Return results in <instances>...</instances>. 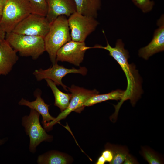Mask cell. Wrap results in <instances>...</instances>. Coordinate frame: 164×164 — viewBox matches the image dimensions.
Returning <instances> with one entry per match:
<instances>
[{"instance_id": "1", "label": "cell", "mask_w": 164, "mask_h": 164, "mask_svg": "<svg viewBox=\"0 0 164 164\" xmlns=\"http://www.w3.org/2000/svg\"><path fill=\"white\" fill-rule=\"evenodd\" d=\"M92 48H101L106 50L120 65L127 78V85L126 89L122 99L116 105H114L115 111L118 112L123 103L129 99L132 104L134 106L140 97L142 93L141 81L138 70L134 65L129 64L128 59L129 53L124 48V44L122 40L118 39L115 46L111 47L107 41V45L103 46L97 45Z\"/></svg>"}, {"instance_id": "2", "label": "cell", "mask_w": 164, "mask_h": 164, "mask_svg": "<svg viewBox=\"0 0 164 164\" xmlns=\"http://www.w3.org/2000/svg\"><path fill=\"white\" fill-rule=\"evenodd\" d=\"M68 19L64 15L58 16L50 24V29L44 38L45 51L53 64L56 61V53L63 45L71 40Z\"/></svg>"}, {"instance_id": "3", "label": "cell", "mask_w": 164, "mask_h": 164, "mask_svg": "<svg viewBox=\"0 0 164 164\" xmlns=\"http://www.w3.org/2000/svg\"><path fill=\"white\" fill-rule=\"evenodd\" d=\"M5 39L16 52L22 56L36 60L45 51L44 38L19 34L12 32L6 33Z\"/></svg>"}, {"instance_id": "4", "label": "cell", "mask_w": 164, "mask_h": 164, "mask_svg": "<svg viewBox=\"0 0 164 164\" xmlns=\"http://www.w3.org/2000/svg\"><path fill=\"white\" fill-rule=\"evenodd\" d=\"M31 13L32 9L29 0H8L2 12L0 27L6 33L12 32Z\"/></svg>"}, {"instance_id": "5", "label": "cell", "mask_w": 164, "mask_h": 164, "mask_svg": "<svg viewBox=\"0 0 164 164\" xmlns=\"http://www.w3.org/2000/svg\"><path fill=\"white\" fill-rule=\"evenodd\" d=\"M71 92V97L69 104L65 110L61 112L54 120L47 123L44 128L47 131L50 130L53 126L62 119H64L71 112L80 113L84 108L83 105L89 98L99 92L96 89L89 90L72 85L68 87Z\"/></svg>"}, {"instance_id": "6", "label": "cell", "mask_w": 164, "mask_h": 164, "mask_svg": "<svg viewBox=\"0 0 164 164\" xmlns=\"http://www.w3.org/2000/svg\"><path fill=\"white\" fill-rule=\"evenodd\" d=\"M40 115L35 110L31 109L29 115L24 116L22 119V125L30 138L29 150L33 153H35L36 147L41 142H50L53 139L52 136L48 134L41 125Z\"/></svg>"}, {"instance_id": "7", "label": "cell", "mask_w": 164, "mask_h": 164, "mask_svg": "<svg viewBox=\"0 0 164 164\" xmlns=\"http://www.w3.org/2000/svg\"><path fill=\"white\" fill-rule=\"evenodd\" d=\"M96 18L75 12L68 19L71 40L84 42L87 36L94 31L99 24Z\"/></svg>"}, {"instance_id": "8", "label": "cell", "mask_w": 164, "mask_h": 164, "mask_svg": "<svg viewBox=\"0 0 164 164\" xmlns=\"http://www.w3.org/2000/svg\"><path fill=\"white\" fill-rule=\"evenodd\" d=\"M50 24L46 17L31 13L18 24L12 32L44 38L49 31Z\"/></svg>"}, {"instance_id": "9", "label": "cell", "mask_w": 164, "mask_h": 164, "mask_svg": "<svg viewBox=\"0 0 164 164\" xmlns=\"http://www.w3.org/2000/svg\"><path fill=\"white\" fill-rule=\"evenodd\" d=\"M87 70L85 67H80L79 69L72 68L68 69L63 66L58 65L57 63L46 70H36L33 73L37 80L40 81L43 79H48L53 81L57 85H61L63 89L67 91L68 87L64 84L62 78L69 73H79L83 75H86Z\"/></svg>"}, {"instance_id": "10", "label": "cell", "mask_w": 164, "mask_h": 164, "mask_svg": "<svg viewBox=\"0 0 164 164\" xmlns=\"http://www.w3.org/2000/svg\"><path fill=\"white\" fill-rule=\"evenodd\" d=\"M89 49L84 42L71 40L65 43L57 51L56 61L67 62L80 66L82 62L86 51Z\"/></svg>"}, {"instance_id": "11", "label": "cell", "mask_w": 164, "mask_h": 164, "mask_svg": "<svg viewBox=\"0 0 164 164\" xmlns=\"http://www.w3.org/2000/svg\"><path fill=\"white\" fill-rule=\"evenodd\" d=\"M158 28L155 31L151 41L138 51V55L148 60L153 55L164 50V19L162 15L157 22Z\"/></svg>"}, {"instance_id": "12", "label": "cell", "mask_w": 164, "mask_h": 164, "mask_svg": "<svg viewBox=\"0 0 164 164\" xmlns=\"http://www.w3.org/2000/svg\"><path fill=\"white\" fill-rule=\"evenodd\" d=\"M47 11L46 16L50 24L58 16L70 17L76 12L74 0H47Z\"/></svg>"}, {"instance_id": "13", "label": "cell", "mask_w": 164, "mask_h": 164, "mask_svg": "<svg viewBox=\"0 0 164 164\" xmlns=\"http://www.w3.org/2000/svg\"><path fill=\"white\" fill-rule=\"evenodd\" d=\"M18 60L17 52L5 39L0 43V76L8 75Z\"/></svg>"}, {"instance_id": "14", "label": "cell", "mask_w": 164, "mask_h": 164, "mask_svg": "<svg viewBox=\"0 0 164 164\" xmlns=\"http://www.w3.org/2000/svg\"><path fill=\"white\" fill-rule=\"evenodd\" d=\"M35 95L36 98L35 101L30 102L22 98L19 102L18 104L20 105L27 106L31 109L35 110L41 114L43 118L42 123L44 127L47 123L54 120L55 118L50 114L49 111L50 105L46 104L41 98V93L37 92Z\"/></svg>"}, {"instance_id": "15", "label": "cell", "mask_w": 164, "mask_h": 164, "mask_svg": "<svg viewBox=\"0 0 164 164\" xmlns=\"http://www.w3.org/2000/svg\"><path fill=\"white\" fill-rule=\"evenodd\" d=\"M76 12L84 15L96 18L101 9V0H74Z\"/></svg>"}, {"instance_id": "16", "label": "cell", "mask_w": 164, "mask_h": 164, "mask_svg": "<svg viewBox=\"0 0 164 164\" xmlns=\"http://www.w3.org/2000/svg\"><path fill=\"white\" fill-rule=\"evenodd\" d=\"M72 160V159L65 153L51 151L39 156L37 162L40 164H66L70 163Z\"/></svg>"}, {"instance_id": "17", "label": "cell", "mask_w": 164, "mask_h": 164, "mask_svg": "<svg viewBox=\"0 0 164 164\" xmlns=\"http://www.w3.org/2000/svg\"><path fill=\"white\" fill-rule=\"evenodd\" d=\"M45 80L54 94L55 100L54 105L59 107L61 112L65 110L69 104L71 94L64 93L61 91L51 80L48 79Z\"/></svg>"}, {"instance_id": "18", "label": "cell", "mask_w": 164, "mask_h": 164, "mask_svg": "<svg viewBox=\"0 0 164 164\" xmlns=\"http://www.w3.org/2000/svg\"><path fill=\"white\" fill-rule=\"evenodd\" d=\"M125 91L117 89L104 94H97L89 98L83 106H90L108 100H121L124 96Z\"/></svg>"}, {"instance_id": "19", "label": "cell", "mask_w": 164, "mask_h": 164, "mask_svg": "<svg viewBox=\"0 0 164 164\" xmlns=\"http://www.w3.org/2000/svg\"><path fill=\"white\" fill-rule=\"evenodd\" d=\"M105 147L111 149L113 152V159L110 164L123 163L126 156L129 153L128 150L126 146L107 143Z\"/></svg>"}, {"instance_id": "20", "label": "cell", "mask_w": 164, "mask_h": 164, "mask_svg": "<svg viewBox=\"0 0 164 164\" xmlns=\"http://www.w3.org/2000/svg\"><path fill=\"white\" fill-rule=\"evenodd\" d=\"M141 154L150 164H160L163 163L162 159L152 149L148 147H142Z\"/></svg>"}, {"instance_id": "21", "label": "cell", "mask_w": 164, "mask_h": 164, "mask_svg": "<svg viewBox=\"0 0 164 164\" xmlns=\"http://www.w3.org/2000/svg\"><path fill=\"white\" fill-rule=\"evenodd\" d=\"M32 13L46 17L47 11V0H29Z\"/></svg>"}, {"instance_id": "22", "label": "cell", "mask_w": 164, "mask_h": 164, "mask_svg": "<svg viewBox=\"0 0 164 164\" xmlns=\"http://www.w3.org/2000/svg\"><path fill=\"white\" fill-rule=\"evenodd\" d=\"M133 3L143 12L151 11L154 5L153 1L151 0H131Z\"/></svg>"}, {"instance_id": "23", "label": "cell", "mask_w": 164, "mask_h": 164, "mask_svg": "<svg viewBox=\"0 0 164 164\" xmlns=\"http://www.w3.org/2000/svg\"><path fill=\"white\" fill-rule=\"evenodd\" d=\"M101 155L104 159L106 162L110 163L113 159V154L112 152L110 149L105 147V149L102 152Z\"/></svg>"}, {"instance_id": "24", "label": "cell", "mask_w": 164, "mask_h": 164, "mask_svg": "<svg viewBox=\"0 0 164 164\" xmlns=\"http://www.w3.org/2000/svg\"><path fill=\"white\" fill-rule=\"evenodd\" d=\"M124 164H133L138 163L136 159L129 153L126 156L123 162Z\"/></svg>"}, {"instance_id": "25", "label": "cell", "mask_w": 164, "mask_h": 164, "mask_svg": "<svg viewBox=\"0 0 164 164\" xmlns=\"http://www.w3.org/2000/svg\"><path fill=\"white\" fill-rule=\"evenodd\" d=\"M8 0H0V21L4 7Z\"/></svg>"}, {"instance_id": "26", "label": "cell", "mask_w": 164, "mask_h": 164, "mask_svg": "<svg viewBox=\"0 0 164 164\" xmlns=\"http://www.w3.org/2000/svg\"><path fill=\"white\" fill-rule=\"evenodd\" d=\"M6 33L0 27V43L5 39Z\"/></svg>"}, {"instance_id": "27", "label": "cell", "mask_w": 164, "mask_h": 164, "mask_svg": "<svg viewBox=\"0 0 164 164\" xmlns=\"http://www.w3.org/2000/svg\"><path fill=\"white\" fill-rule=\"evenodd\" d=\"M106 161L104 157L101 155L98 159L96 164H104Z\"/></svg>"}, {"instance_id": "28", "label": "cell", "mask_w": 164, "mask_h": 164, "mask_svg": "<svg viewBox=\"0 0 164 164\" xmlns=\"http://www.w3.org/2000/svg\"><path fill=\"white\" fill-rule=\"evenodd\" d=\"M5 141V140L4 139H1V140L0 139V145L3 144V143Z\"/></svg>"}]
</instances>
